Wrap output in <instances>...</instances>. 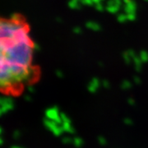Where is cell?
<instances>
[{"label":"cell","instance_id":"cell-1","mask_svg":"<svg viewBox=\"0 0 148 148\" xmlns=\"http://www.w3.org/2000/svg\"><path fill=\"white\" fill-rule=\"evenodd\" d=\"M36 46L20 14L0 16V94L16 97L40 78Z\"/></svg>","mask_w":148,"mask_h":148}]
</instances>
